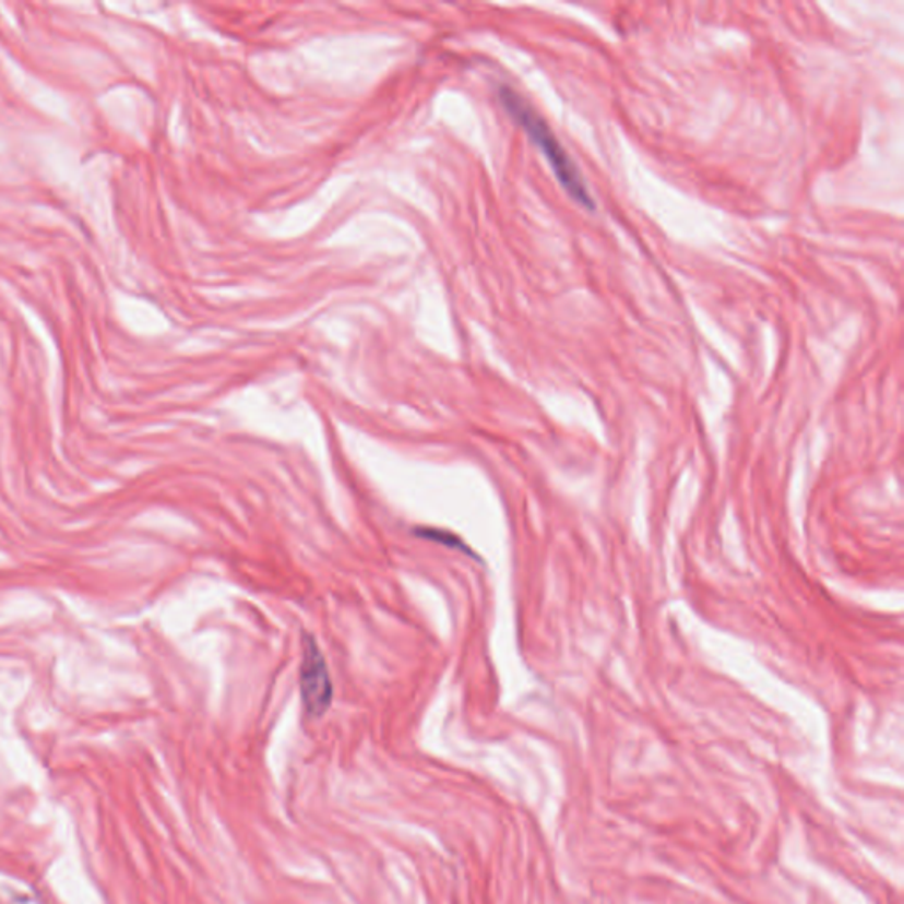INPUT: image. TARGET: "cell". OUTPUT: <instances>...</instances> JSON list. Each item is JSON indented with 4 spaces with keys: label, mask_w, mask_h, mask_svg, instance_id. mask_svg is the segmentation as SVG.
I'll return each instance as SVG.
<instances>
[{
    "label": "cell",
    "mask_w": 904,
    "mask_h": 904,
    "mask_svg": "<svg viewBox=\"0 0 904 904\" xmlns=\"http://www.w3.org/2000/svg\"><path fill=\"white\" fill-rule=\"evenodd\" d=\"M333 682L319 643L311 634H305L300 661V697L306 712L314 717L325 714L333 703Z\"/></svg>",
    "instance_id": "obj_2"
},
{
    "label": "cell",
    "mask_w": 904,
    "mask_h": 904,
    "mask_svg": "<svg viewBox=\"0 0 904 904\" xmlns=\"http://www.w3.org/2000/svg\"><path fill=\"white\" fill-rule=\"evenodd\" d=\"M500 103L503 108L508 110L509 116L516 120L518 124L522 126L526 134L531 136L532 142L536 143L543 156L548 159L549 167L554 170L555 177L559 179L563 190L568 191L578 205H582L586 211H594L595 203L592 199L591 191L586 188L585 180L582 174L578 170L576 165L572 163L562 143L555 136L554 131L549 128L543 117L534 110L531 103L523 99L516 91H512L508 85H503L499 91Z\"/></svg>",
    "instance_id": "obj_1"
},
{
    "label": "cell",
    "mask_w": 904,
    "mask_h": 904,
    "mask_svg": "<svg viewBox=\"0 0 904 904\" xmlns=\"http://www.w3.org/2000/svg\"><path fill=\"white\" fill-rule=\"evenodd\" d=\"M414 534L423 537V539L435 540V543H439V545L457 549V551H463V554L474 557V551L465 545V540H463L462 537L456 536V534H452L451 531L435 528V526H417V528H414Z\"/></svg>",
    "instance_id": "obj_3"
}]
</instances>
